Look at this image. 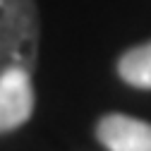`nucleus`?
Segmentation results:
<instances>
[{
    "label": "nucleus",
    "instance_id": "1",
    "mask_svg": "<svg viewBox=\"0 0 151 151\" xmlns=\"http://www.w3.org/2000/svg\"><path fill=\"white\" fill-rule=\"evenodd\" d=\"M39 41L41 19L36 0H0V72L7 67L34 72Z\"/></svg>",
    "mask_w": 151,
    "mask_h": 151
},
{
    "label": "nucleus",
    "instance_id": "2",
    "mask_svg": "<svg viewBox=\"0 0 151 151\" xmlns=\"http://www.w3.org/2000/svg\"><path fill=\"white\" fill-rule=\"evenodd\" d=\"M31 72L24 67H7L0 72V132H12L34 115Z\"/></svg>",
    "mask_w": 151,
    "mask_h": 151
},
{
    "label": "nucleus",
    "instance_id": "3",
    "mask_svg": "<svg viewBox=\"0 0 151 151\" xmlns=\"http://www.w3.org/2000/svg\"><path fill=\"white\" fill-rule=\"evenodd\" d=\"M96 139L108 151H151V122L110 113L99 120Z\"/></svg>",
    "mask_w": 151,
    "mask_h": 151
},
{
    "label": "nucleus",
    "instance_id": "4",
    "mask_svg": "<svg viewBox=\"0 0 151 151\" xmlns=\"http://www.w3.org/2000/svg\"><path fill=\"white\" fill-rule=\"evenodd\" d=\"M118 74L137 89H151V41L139 43L120 55Z\"/></svg>",
    "mask_w": 151,
    "mask_h": 151
}]
</instances>
